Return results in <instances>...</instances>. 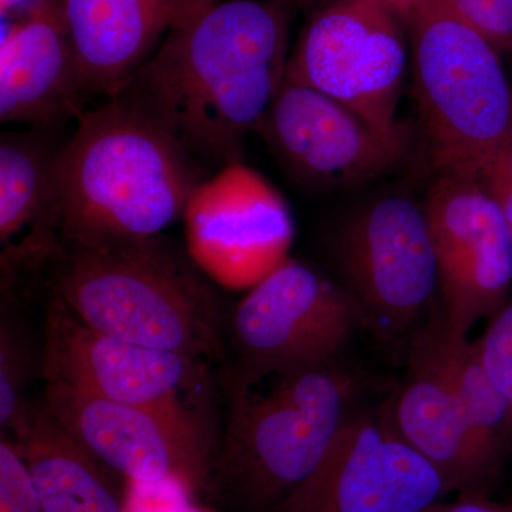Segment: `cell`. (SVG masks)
I'll return each mask as SVG.
<instances>
[{"instance_id": "30bf717a", "label": "cell", "mask_w": 512, "mask_h": 512, "mask_svg": "<svg viewBox=\"0 0 512 512\" xmlns=\"http://www.w3.org/2000/svg\"><path fill=\"white\" fill-rule=\"evenodd\" d=\"M183 220L192 262L227 288H252L288 259L293 239L288 205L242 161L201 181Z\"/></svg>"}, {"instance_id": "7c38bea8", "label": "cell", "mask_w": 512, "mask_h": 512, "mask_svg": "<svg viewBox=\"0 0 512 512\" xmlns=\"http://www.w3.org/2000/svg\"><path fill=\"white\" fill-rule=\"evenodd\" d=\"M448 329L467 336L508 303L512 237L478 180L439 177L426 208Z\"/></svg>"}, {"instance_id": "e0dca14e", "label": "cell", "mask_w": 512, "mask_h": 512, "mask_svg": "<svg viewBox=\"0 0 512 512\" xmlns=\"http://www.w3.org/2000/svg\"><path fill=\"white\" fill-rule=\"evenodd\" d=\"M50 128L0 140V259L3 292L25 272L45 268L59 248L56 168L62 147Z\"/></svg>"}, {"instance_id": "f1b7e54d", "label": "cell", "mask_w": 512, "mask_h": 512, "mask_svg": "<svg viewBox=\"0 0 512 512\" xmlns=\"http://www.w3.org/2000/svg\"><path fill=\"white\" fill-rule=\"evenodd\" d=\"M47 0H0L2 26L16 25L28 19Z\"/></svg>"}, {"instance_id": "f546056e", "label": "cell", "mask_w": 512, "mask_h": 512, "mask_svg": "<svg viewBox=\"0 0 512 512\" xmlns=\"http://www.w3.org/2000/svg\"><path fill=\"white\" fill-rule=\"evenodd\" d=\"M390 3L399 10L400 15L403 16L404 20H406L407 15H409L410 8H412L413 0H389Z\"/></svg>"}, {"instance_id": "5b68a950", "label": "cell", "mask_w": 512, "mask_h": 512, "mask_svg": "<svg viewBox=\"0 0 512 512\" xmlns=\"http://www.w3.org/2000/svg\"><path fill=\"white\" fill-rule=\"evenodd\" d=\"M406 26L434 171L478 180L512 136V87L501 53L436 0H413Z\"/></svg>"}, {"instance_id": "7402d4cb", "label": "cell", "mask_w": 512, "mask_h": 512, "mask_svg": "<svg viewBox=\"0 0 512 512\" xmlns=\"http://www.w3.org/2000/svg\"><path fill=\"white\" fill-rule=\"evenodd\" d=\"M476 345L485 372L504 397L512 417V302L491 318Z\"/></svg>"}, {"instance_id": "8992f818", "label": "cell", "mask_w": 512, "mask_h": 512, "mask_svg": "<svg viewBox=\"0 0 512 512\" xmlns=\"http://www.w3.org/2000/svg\"><path fill=\"white\" fill-rule=\"evenodd\" d=\"M42 375L160 414L210 440L204 420L210 389L204 360L101 333L53 293L46 311Z\"/></svg>"}, {"instance_id": "5bb4252c", "label": "cell", "mask_w": 512, "mask_h": 512, "mask_svg": "<svg viewBox=\"0 0 512 512\" xmlns=\"http://www.w3.org/2000/svg\"><path fill=\"white\" fill-rule=\"evenodd\" d=\"M104 467L131 483L173 480L212 490L210 440L140 407L46 380L42 404Z\"/></svg>"}, {"instance_id": "ac0fdd59", "label": "cell", "mask_w": 512, "mask_h": 512, "mask_svg": "<svg viewBox=\"0 0 512 512\" xmlns=\"http://www.w3.org/2000/svg\"><path fill=\"white\" fill-rule=\"evenodd\" d=\"M62 6L87 96H119L171 29L161 0H62Z\"/></svg>"}, {"instance_id": "2e32d148", "label": "cell", "mask_w": 512, "mask_h": 512, "mask_svg": "<svg viewBox=\"0 0 512 512\" xmlns=\"http://www.w3.org/2000/svg\"><path fill=\"white\" fill-rule=\"evenodd\" d=\"M64 22L62 0L2 26L0 121L52 128L83 113L86 99Z\"/></svg>"}, {"instance_id": "83f0119b", "label": "cell", "mask_w": 512, "mask_h": 512, "mask_svg": "<svg viewBox=\"0 0 512 512\" xmlns=\"http://www.w3.org/2000/svg\"><path fill=\"white\" fill-rule=\"evenodd\" d=\"M161 3L167 10L171 29H180L217 5L218 0H161Z\"/></svg>"}, {"instance_id": "603a6c76", "label": "cell", "mask_w": 512, "mask_h": 512, "mask_svg": "<svg viewBox=\"0 0 512 512\" xmlns=\"http://www.w3.org/2000/svg\"><path fill=\"white\" fill-rule=\"evenodd\" d=\"M498 52H512V0H436Z\"/></svg>"}, {"instance_id": "9a60e30c", "label": "cell", "mask_w": 512, "mask_h": 512, "mask_svg": "<svg viewBox=\"0 0 512 512\" xmlns=\"http://www.w3.org/2000/svg\"><path fill=\"white\" fill-rule=\"evenodd\" d=\"M409 365L380 420L436 468L448 493H483L500 466L471 429L427 326L414 335Z\"/></svg>"}, {"instance_id": "ba28073f", "label": "cell", "mask_w": 512, "mask_h": 512, "mask_svg": "<svg viewBox=\"0 0 512 512\" xmlns=\"http://www.w3.org/2000/svg\"><path fill=\"white\" fill-rule=\"evenodd\" d=\"M288 173L312 188H348L396 170L409 154L404 126L387 133L306 84L285 82L256 128Z\"/></svg>"}, {"instance_id": "ffe728a7", "label": "cell", "mask_w": 512, "mask_h": 512, "mask_svg": "<svg viewBox=\"0 0 512 512\" xmlns=\"http://www.w3.org/2000/svg\"><path fill=\"white\" fill-rule=\"evenodd\" d=\"M427 328L446 367L471 429L501 466L512 451V417L504 397L485 372L476 342L448 329L441 313Z\"/></svg>"}, {"instance_id": "3957f363", "label": "cell", "mask_w": 512, "mask_h": 512, "mask_svg": "<svg viewBox=\"0 0 512 512\" xmlns=\"http://www.w3.org/2000/svg\"><path fill=\"white\" fill-rule=\"evenodd\" d=\"M227 423L212 490L242 512H274L312 476L350 416L356 384L336 360L238 362L224 377Z\"/></svg>"}, {"instance_id": "8fae6325", "label": "cell", "mask_w": 512, "mask_h": 512, "mask_svg": "<svg viewBox=\"0 0 512 512\" xmlns=\"http://www.w3.org/2000/svg\"><path fill=\"white\" fill-rule=\"evenodd\" d=\"M362 320L349 292L288 258L235 306L231 333L239 362L320 365L336 360Z\"/></svg>"}, {"instance_id": "44dd1931", "label": "cell", "mask_w": 512, "mask_h": 512, "mask_svg": "<svg viewBox=\"0 0 512 512\" xmlns=\"http://www.w3.org/2000/svg\"><path fill=\"white\" fill-rule=\"evenodd\" d=\"M28 353L20 339L18 329L9 316L2 313L0 325V426L2 430L18 433L25 424L30 406L25 402Z\"/></svg>"}, {"instance_id": "484cf974", "label": "cell", "mask_w": 512, "mask_h": 512, "mask_svg": "<svg viewBox=\"0 0 512 512\" xmlns=\"http://www.w3.org/2000/svg\"><path fill=\"white\" fill-rule=\"evenodd\" d=\"M478 183L497 205L512 237V136L485 165Z\"/></svg>"}, {"instance_id": "4fadbf2b", "label": "cell", "mask_w": 512, "mask_h": 512, "mask_svg": "<svg viewBox=\"0 0 512 512\" xmlns=\"http://www.w3.org/2000/svg\"><path fill=\"white\" fill-rule=\"evenodd\" d=\"M446 494L436 468L382 420L350 414L312 476L274 512H423Z\"/></svg>"}, {"instance_id": "52a82bcc", "label": "cell", "mask_w": 512, "mask_h": 512, "mask_svg": "<svg viewBox=\"0 0 512 512\" xmlns=\"http://www.w3.org/2000/svg\"><path fill=\"white\" fill-rule=\"evenodd\" d=\"M404 25L389 0H330L303 28L286 79L340 101L379 130L399 131Z\"/></svg>"}, {"instance_id": "7a4b0ae2", "label": "cell", "mask_w": 512, "mask_h": 512, "mask_svg": "<svg viewBox=\"0 0 512 512\" xmlns=\"http://www.w3.org/2000/svg\"><path fill=\"white\" fill-rule=\"evenodd\" d=\"M192 158L123 97L83 111L57 160L59 245L161 235L202 181Z\"/></svg>"}, {"instance_id": "4dcf8cb0", "label": "cell", "mask_w": 512, "mask_h": 512, "mask_svg": "<svg viewBox=\"0 0 512 512\" xmlns=\"http://www.w3.org/2000/svg\"><path fill=\"white\" fill-rule=\"evenodd\" d=\"M180 512H215V511L211 510V508L202 507V505L188 504L187 507H185L184 510H181Z\"/></svg>"}, {"instance_id": "cb8c5ba5", "label": "cell", "mask_w": 512, "mask_h": 512, "mask_svg": "<svg viewBox=\"0 0 512 512\" xmlns=\"http://www.w3.org/2000/svg\"><path fill=\"white\" fill-rule=\"evenodd\" d=\"M0 512H46L18 444L0 440Z\"/></svg>"}, {"instance_id": "4316f807", "label": "cell", "mask_w": 512, "mask_h": 512, "mask_svg": "<svg viewBox=\"0 0 512 512\" xmlns=\"http://www.w3.org/2000/svg\"><path fill=\"white\" fill-rule=\"evenodd\" d=\"M423 512H512V504L495 503L483 493H466L453 503L437 501Z\"/></svg>"}, {"instance_id": "277c9868", "label": "cell", "mask_w": 512, "mask_h": 512, "mask_svg": "<svg viewBox=\"0 0 512 512\" xmlns=\"http://www.w3.org/2000/svg\"><path fill=\"white\" fill-rule=\"evenodd\" d=\"M45 268L90 328L204 362L220 352L217 296L161 235L59 245Z\"/></svg>"}, {"instance_id": "d6986e66", "label": "cell", "mask_w": 512, "mask_h": 512, "mask_svg": "<svg viewBox=\"0 0 512 512\" xmlns=\"http://www.w3.org/2000/svg\"><path fill=\"white\" fill-rule=\"evenodd\" d=\"M16 441L46 512H127L104 467L49 413L30 406Z\"/></svg>"}, {"instance_id": "9c48e42d", "label": "cell", "mask_w": 512, "mask_h": 512, "mask_svg": "<svg viewBox=\"0 0 512 512\" xmlns=\"http://www.w3.org/2000/svg\"><path fill=\"white\" fill-rule=\"evenodd\" d=\"M336 249L350 295L382 332L412 326L439 285L426 211L402 195L357 211L343 225Z\"/></svg>"}, {"instance_id": "d4e9b609", "label": "cell", "mask_w": 512, "mask_h": 512, "mask_svg": "<svg viewBox=\"0 0 512 512\" xmlns=\"http://www.w3.org/2000/svg\"><path fill=\"white\" fill-rule=\"evenodd\" d=\"M127 512H180L190 503L192 491L178 481L131 483L127 481Z\"/></svg>"}, {"instance_id": "6da1fadb", "label": "cell", "mask_w": 512, "mask_h": 512, "mask_svg": "<svg viewBox=\"0 0 512 512\" xmlns=\"http://www.w3.org/2000/svg\"><path fill=\"white\" fill-rule=\"evenodd\" d=\"M293 0L217 3L170 36L119 93L194 158L241 161L285 82Z\"/></svg>"}]
</instances>
